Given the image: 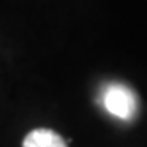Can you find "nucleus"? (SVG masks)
<instances>
[{"label":"nucleus","mask_w":147,"mask_h":147,"mask_svg":"<svg viewBox=\"0 0 147 147\" xmlns=\"http://www.w3.org/2000/svg\"><path fill=\"white\" fill-rule=\"evenodd\" d=\"M23 147H67V142L53 129L37 128L23 138Z\"/></svg>","instance_id":"obj_2"},{"label":"nucleus","mask_w":147,"mask_h":147,"mask_svg":"<svg viewBox=\"0 0 147 147\" xmlns=\"http://www.w3.org/2000/svg\"><path fill=\"white\" fill-rule=\"evenodd\" d=\"M101 105L121 121H133L138 110V98L124 83H108L101 92Z\"/></svg>","instance_id":"obj_1"}]
</instances>
